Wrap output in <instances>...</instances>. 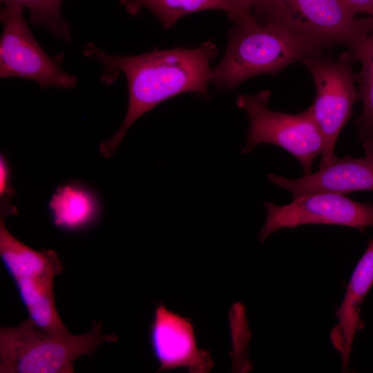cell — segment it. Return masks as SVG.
Masks as SVG:
<instances>
[{
  "mask_svg": "<svg viewBox=\"0 0 373 373\" xmlns=\"http://www.w3.org/2000/svg\"><path fill=\"white\" fill-rule=\"evenodd\" d=\"M372 32H373V30H372Z\"/></svg>",
  "mask_w": 373,
  "mask_h": 373,
  "instance_id": "obj_21",
  "label": "cell"
},
{
  "mask_svg": "<svg viewBox=\"0 0 373 373\" xmlns=\"http://www.w3.org/2000/svg\"><path fill=\"white\" fill-rule=\"evenodd\" d=\"M260 1L261 0H233L242 12L248 15H253L252 10L254 8Z\"/></svg>",
  "mask_w": 373,
  "mask_h": 373,
  "instance_id": "obj_19",
  "label": "cell"
},
{
  "mask_svg": "<svg viewBox=\"0 0 373 373\" xmlns=\"http://www.w3.org/2000/svg\"><path fill=\"white\" fill-rule=\"evenodd\" d=\"M48 207L53 224L68 231L89 227L96 221L99 211L95 195L76 184L58 187L49 201Z\"/></svg>",
  "mask_w": 373,
  "mask_h": 373,
  "instance_id": "obj_13",
  "label": "cell"
},
{
  "mask_svg": "<svg viewBox=\"0 0 373 373\" xmlns=\"http://www.w3.org/2000/svg\"><path fill=\"white\" fill-rule=\"evenodd\" d=\"M361 142L365 155L373 157V133L365 137Z\"/></svg>",
  "mask_w": 373,
  "mask_h": 373,
  "instance_id": "obj_20",
  "label": "cell"
},
{
  "mask_svg": "<svg viewBox=\"0 0 373 373\" xmlns=\"http://www.w3.org/2000/svg\"><path fill=\"white\" fill-rule=\"evenodd\" d=\"M273 184L285 189L293 198L316 192L347 194L358 191H373V157L345 155L314 173L289 179L276 174L267 175Z\"/></svg>",
  "mask_w": 373,
  "mask_h": 373,
  "instance_id": "obj_10",
  "label": "cell"
},
{
  "mask_svg": "<svg viewBox=\"0 0 373 373\" xmlns=\"http://www.w3.org/2000/svg\"><path fill=\"white\" fill-rule=\"evenodd\" d=\"M23 8L8 3L1 10L0 77L34 81L41 88H75L77 79L66 73L39 44L23 16Z\"/></svg>",
  "mask_w": 373,
  "mask_h": 373,
  "instance_id": "obj_7",
  "label": "cell"
},
{
  "mask_svg": "<svg viewBox=\"0 0 373 373\" xmlns=\"http://www.w3.org/2000/svg\"><path fill=\"white\" fill-rule=\"evenodd\" d=\"M5 215L0 218V257L13 281L20 279L54 278L62 269L53 250H35L17 239L6 228Z\"/></svg>",
  "mask_w": 373,
  "mask_h": 373,
  "instance_id": "obj_12",
  "label": "cell"
},
{
  "mask_svg": "<svg viewBox=\"0 0 373 373\" xmlns=\"http://www.w3.org/2000/svg\"><path fill=\"white\" fill-rule=\"evenodd\" d=\"M13 189L10 186V171L9 165L3 154L0 156V196L12 194Z\"/></svg>",
  "mask_w": 373,
  "mask_h": 373,
  "instance_id": "obj_18",
  "label": "cell"
},
{
  "mask_svg": "<svg viewBox=\"0 0 373 373\" xmlns=\"http://www.w3.org/2000/svg\"><path fill=\"white\" fill-rule=\"evenodd\" d=\"M354 62L361 63L355 73L356 84L362 101V111L354 123L361 140L373 133V32L355 50L350 52Z\"/></svg>",
  "mask_w": 373,
  "mask_h": 373,
  "instance_id": "obj_15",
  "label": "cell"
},
{
  "mask_svg": "<svg viewBox=\"0 0 373 373\" xmlns=\"http://www.w3.org/2000/svg\"><path fill=\"white\" fill-rule=\"evenodd\" d=\"M63 0H1L4 4L17 3L29 11V22L49 31L61 41H70L71 30L61 12Z\"/></svg>",
  "mask_w": 373,
  "mask_h": 373,
  "instance_id": "obj_16",
  "label": "cell"
},
{
  "mask_svg": "<svg viewBox=\"0 0 373 373\" xmlns=\"http://www.w3.org/2000/svg\"><path fill=\"white\" fill-rule=\"evenodd\" d=\"M252 12L258 21L283 26L324 49L343 46L352 52L373 30V17L352 15L338 0H261Z\"/></svg>",
  "mask_w": 373,
  "mask_h": 373,
  "instance_id": "obj_4",
  "label": "cell"
},
{
  "mask_svg": "<svg viewBox=\"0 0 373 373\" xmlns=\"http://www.w3.org/2000/svg\"><path fill=\"white\" fill-rule=\"evenodd\" d=\"M270 97L268 90L251 95H238L236 105L246 112L249 121L247 142L241 153H249L261 144H274L299 162L303 175L310 174L314 160L321 155L324 148L316 122L308 108L296 114L271 110L269 107Z\"/></svg>",
  "mask_w": 373,
  "mask_h": 373,
  "instance_id": "obj_6",
  "label": "cell"
},
{
  "mask_svg": "<svg viewBox=\"0 0 373 373\" xmlns=\"http://www.w3.org/2000/svg\"><path fill=\"white\" fill-rule=\"evenodd\" d=\"M218 52L216 45L209 41L194 48L157 50L134 56L113 55L87 43L82 53L102 65L100 80L111 84L123 74L128 88L125 117L117 132L100 144V154L111 157L132 125L164 101L185 93L207 97L210 64Z\"/></svg>",
  "mask_w": 373,
  "mask_h": 373,
  "instance_id": "obj_1",
  "label": "cell"
},
{
  "mask_svg": "<svg viewBox=\"0 0 373 373\" xmlns=\"http://www.w3.org/2000/svg\"><path fill=\"white\" fill-rule=\"evenodd\" d=\"M117 340V336L102 332L99 321L88 332L73 335L46 332L28 318L16 327H1L0 372L72 373L79 357Z\"/></svg>",
  "mask_w": 373,
  "mask_h": 373,
  "instance_id": "obj_3",
  "label": "cell"
},
{
  "mask_svg": "<svg viewBox=\"0 0 373 373\" xmlns=\"http://www.w3.org/2000/svg\"><path fill=\"white\" fill-rule=\"evenodd\" d=\"M126 12L133 15L142 10L151 12L165 30L171 28L185 15L203 10L225 11L233 22L251 18L242 12L233 0H119Z\"/></svg>",
  "mask_w": 373,
  "mask_h": 373,
  "instance_id": "obj_14",
  "label": "cell"
},
{
  "mask_svg": "<svg viewBox=\"0 0 373 373\" xmlns=\"http://www.w3.org/2000/svg\"><path fill=\"white\" fill-rule=\"evenodd\" d=\"M354 62L350 52L334 58L322 51L301 61L311 73L316 88L315 97L308 110L324 141L319 168L338 158L334 154L337 139L351 117L354 105L360 100Z\"/></svg>",
  "mask_w": 373,
  "mask_h": 373,
  "instance_id": "obj_5",
  "label": "cell"
},
{
  "mask_svg": "<svg viewBox=\"0 0 373 373\" xmlns=\"http://www.w3.org/2000/svg\"><path fill=\"white\" fill-rule=\"evenodd\" d=\"M264 206L267 218L258 235L259 242L280 229L305 224L373 227V204L358 202L343 194L309 193L293 198L285 205L265 202Z\"/></svg>",
  "mask_w": 373,
  "mask_h": 373,
  "instance_id": "obj_8",
  "label": "cell"
},
{
  "mask_svg": "<svg viewBox=\"0 0 373 373\" xmlns=\"http://www.w3.org/2000/svg\"><path fill=\"white\" fill-rule=\"evenodd\" d=\"M150 345L160 367L157 372L185 367L191 373H207L213 366L209 351L197 345L189 318L157 304L149 331Z\"/></svg>",
  "mask_w": 373,
  "mask_h": 373,
  "instance_id": "obj_9",
  "label": "cell"
},
{
  "mask_svg": "<svg viewBox=\"0 0 373 373\" xmlns=\"http://www.w3.org/2000/svg\"><path fill=\"white\" fill-rule=\"evenodd\" d=\"M351 15L365 13L373 17V0H338Z\"/></svg>",
  "mask_w": 373,
  "mask_h": 373,
  "instance_id": "obj_17",
  "label": "cell"
},
{
  "mask_svg": "<svg viewBox=\"0 0 373 373\" xmlns=\"http://www.w3.org/2000/svg\"><path fill=\"white\" fill-rule=\"evenodd\" d=\"M233 23L225 54L211 70V82L221 90H233L256 75H276L324 50L283 26L258 21L256 17Z\"/></svg>",
  "mask_w": 373,
  "mask_h": 373,
  "instance_id": "obj_2",
  "label": "cell"
},
{
  "mask_svg": "<svg viewBox=\"0 0 373 373\" xmlns=\"http://www.w3.org/2000/svg\"><path fill=\"white\" fill-rule=\"evenodd\" d=\"M372 285L373 239L352 272L342 303L335 312L338 323L330 332L331 343L341 355L343 370L347 368L355 335L364 325L361 309Z\"/></svg>",
  "mask_w": 373,
  "mask_h": 373,
  "instance_id": "obj_11",
  "label": "cell"
}]
</instances>
